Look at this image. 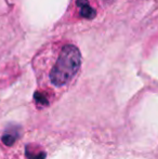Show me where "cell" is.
Segmentation results:
<instances>
[{
	"instance_id": "obj_2",
	"label": "cell",
	"mask_w": 158,
	"mask_h": 159,
	"mask_svg": "<svg viewBox=\"0 0 158 159\" xmlns=\"http://www.w3.org/2000/svg\"><path fill=\"white\" fill-rule=\"evenodd\" d=\"M77 6L80 9V15L86 19H93L97 14L94 9H92L89 4L88 0H77Z\"/></svg>"
},
{
	"instance_id": "obj_3",
	"label": "cell",
	"mask_w": 158,
	"mask_h": 159,
	"mask_svg": "<svg viewBox=\"0 0 158 159\" xmlns=\"http://www.w3.org/2000/svg\"><path fill=\"white\" fill-rule=\"evenodd\" d=\"M17 136H19V129L14 127H10L2 135V142L8 146H10L15 142Z\"/></svg>"
},
{
	"instance_id": "obj_1",
	"label": "cell",
	"mask_w": 158,
	"mask_h": 159,
	"mask_svg": "<svg viewBox=\"0 0 158 159\" xmlns=\"http://www.w3.org/2000/svg\"><path fill=\"white\" fill-rule=\"evenodd\" d=\"M81 65V55L78 48L66 44L62 48L59 57L49 74L51 84L56 88L66 86L78 73Z\"/></svg>"
}]
</instances>
